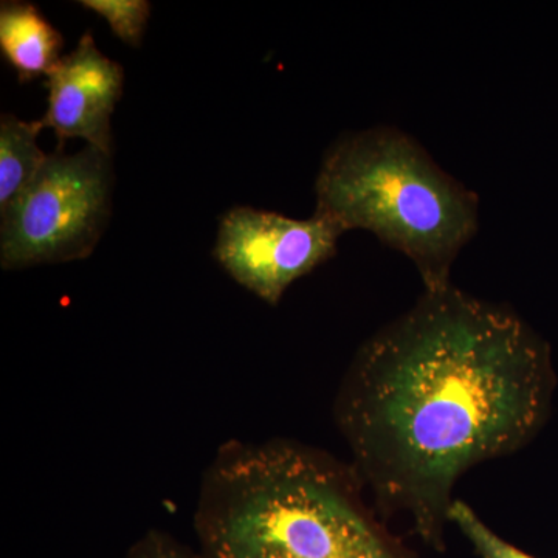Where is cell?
Listing matches in <instances>:
<instances>
[{
    "label": "cell",
    "mask_w": 558,
    "mask_h": 558,
    "mask_svg": "<svg viewBox=\"0 0 558 558\" xmlns=\"http://www.w3.org/2000/svg\"><path fill=\"white\" fill-rule=\"evenodd\" d=\"M64 39L31 2H2L0 7V49L17 80L28 83L49 76L58 62Z\"/></svg>",
    "instance_id": "52a82bcc"
},
{
    "label": "cell",
    "mask_w": 558,
    "mask_h": 558,
    "mask_svg": "<svg viewBox=\"0 0 558 558\" xmlns=\"http://www.w3.org/2000/svg\"><path fill=\"white\" fill-rule=\"evenodd\" d=\"M43 121H25L3 113L0 119V211L27 189L49 154L39 148Z\"/></svg>",
    "instance_id": "ba28073f"
},
{
    "label": "cell",
    "mask_w": 558,
    "mask_h": 558,
    "mask_svg": "<svg viewBox=\"0 0 558 558\" xmlns=\"http://www.w3.org/2000/svg\"><path fill=\"white\" fill-rule=\"evenodd\" d=\"M315 215L343 233L366 230L414 264L424 290L451 284V267L480 230V196L399 128L347 132L315 180Z\"/></svg>",
    "instance_id": "3957f363"
},
{
    "label": "cell",
    "mask_w": 558,
    "mask_h": 558,
    "mask_svg": "<svg viewBox=\"0 0 558 558\" xmlns=\"http://www.w3.org/2000/svg\"><path fill=\"white\" fill-rule=\"evenodd\" d=\"M554 388L549 344L509 306L451 282L360 347L333 417L380 515L442 550L458 481L526 447Z\"/></svg>",
    "instance_id": "6da1fadb"
},
{
    "label": "cell",
    "mask_w": 558,
    "mask_h": 558,
    "mask_svg": "<svg viewBox=\"0 0 558 558\" xmlns=\"http://www.w3.org/2000/svg\"><path fill=\"white\" fill-rule=\"evenodd\" d=\"M351 464L289 439L229 440L202 478V558H414Z\"/></svg>",
    "instance_id": "7a4b0ae2"
},
{
    "label": "cell",
    "mask_w": 558,
    "mask_h": 558,
    "mask_svg": "<svg viewBox=\"0 0 558 558\" xmlns=\"http://www.w3.org/2000/svg\"><path fill=\"white\" fill-rule=\"evenodd\" d=\"M123 558H202L172 535L157 529H150L138 538Z\"/></svg>",
    "instance_id": "8fae6325"
},
{
    "label": "cell",
    "mask_w": 558,
    "mask_h": 558,
    "mask_svg": "<svg viewBox=\"0 0 558 558\" xmlns=\"http://www.w3.org/2000/svg\"><path fill=\"white\" fill-rule=\"evenodd\" d=\"M112 156L94 146L49 154L38 175L0 211V266L22 270L87 258L112 211Z\"/></svg>",
    "instance_id": "277c9868"
},
{
    "label": "cell",
    "mask_w": 558,
    "mask_h": 558,
    "mask_svg": "<svg viewBox=\"0 0 558 558\" xmlns=\"http://www.w3.org/2000/svg\"><path fill=\"white\" fill-rule=\"evenodd\" d=\"M343 231L315 215L292 219L250 207L230 209L219 222L215 258L238 284L277 306L286 290L337 252Z\"/></svg>",
    "instance_id": "5b68a950"
},
{
    "label": "cell",
    "mask_w": 558,
    "mask_h": 558,
    "mask_svg": "<svg viewBox=\"0 0 558 558\" xmlns=\"http://www.w3.org/2000/svg\"><path fill=\"white\" fill-rule=\"evenodd\" d=\"M123 86L121 64L98 49L89 32L84 33L75 50L47 76L49 108L40 120L44 130H53L60 146L64 140L81 138L112 156L110 121Z\"/></svg>",
    "instance_id": "8992f818"
},
{
    "label": "cell",
    "mask_w": 558,
    "mask_h": 558,
    "mask_svg": "<svg viewBox=\"0 0 558 558\" xmlns=\"http://www.w3.org/2000/svg\"><path fill=\"white\" fill-rule=\"evenodd\" d=\"M86 10L108 22L110 31L126 46L140 47L150 16L146 0H83Z\"/></svg>",
    "instance_id": "30bf717a"
},
{
    "label": "cell",
    "mask_w": 558,
    "mask_h": 558,
    "mask_svg": "<svg viewBox=\"0 0 558 558\" xmlns=\"http://www.w3.org/2000/svg\"><path fill=\"white\" fill-rule=\"evenodd\" d=\"M449 521L469 539L480 558H535L523 549L517 548L508 539L499 537L497 532L487 526L478 513L462 499H454L450 508Z\"/></svg>",
    "instance_id": "9c48e42d"
}]
</instances>
